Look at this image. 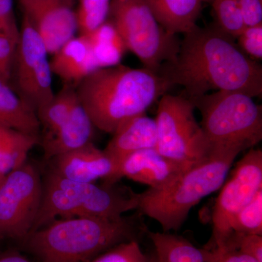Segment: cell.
I'll list each match as a JSON object with an SVG mask.
<instances>
[{
    "instance_id": "1",
    "label": "cell",
    "mask_w": 262,
    "mask_h": 262,
    "mask_svg": "<svg viewBox=\"0 0 262 262\" xmlns=\"http://www.w3.org/2000/svg\"><path fill=\"white\" fill-rule=\"evenodd\" d=\"M235 39L219 28L194 27L184 34L177 56L160 74L174 86H182L188 98L210 91H237L261 97L262 67L248 57Z\"/></svg>"
},
{
    "instance_id": "2",
    "label": "cell",
    "mask_w": 262,
    "mask_h": 262,
    "mask_svg": "<svg viewBox=\"0 0 262 262\" xmlns=\"http://www.w3.org/2000/svg\"><path fill=\"white\" fill-rule=\"evenodd\" d=\"M172 87L160 73L120 63L96 69L75 89L95 127L113 134L127 119L146 113Z\"/></svg>"
},
{
    "instance_id": "3",
    "label": "cell",
    "mask_w": 262,
    "mask_h": 262,
    "mask_svg": "<svg viewBox=\"0 0 262 262\" xmlns=\"http://www.w3.org/2000/svg\"><path fill=\"white\" fill-rule=\"evenodd\" d=\"M144 229L131 217L60 219L31 232L22 242L39 262H91L117 245L137 241Z\"/></svg>"
},
{
    "instance_id": "4",
    "label": "cell",
    "mask_w": 262,
    "mask_h": 262,
    "mask_svg": "<svg viewBox=\"0 0 262 262\" xmlns=\"http://www.w3.org/2000/svg\"><path fill=\"white\" fill-rule=\"evenodd\" d=\"M238 149L213 150L160 189L139 193L138 210L161 225L164 232L177 231L193 207L225 182Z\"/></svg>"
},
{
    "instance_id": "5",
    "label": "cell",
    "mask_w": 262,
    "mask_h": 262,
    "mask_svg": "<svg viewBox=\"0 0 262 262\" xmlns=\"http://www.w3.org/2000/svg\"><path fill=\"white\" fill-rule=\"evenodd\" d=\"M116 184L74 182L51 170L43 184L42 203L31 232L58 217L117 221L126 212L138 210L139 193Z\"/></svg>"
},
{
    "instance_id": "6",
    "label": "cell",
    "mask_w": 262,
    "mask_h": 262,
    "mask_svg": "<svg viewBox=\"0 0 262 262\" xmlns=\"http://www.w3.org/2000/svg\"><path fill=\"white\" fill-rule=\"evenodd\" d=\"M201 114L210 151L252 149L262 139V108L249 95L215 91L189 98ZM210 151V152H211Z\"/></svg>"
},
{
    "instance_id": "7",
    "label": "cell",
    "mask_w": 262,
    "mask_h": 262,
    "mask_svg": "<svg viewBox=\"0 0 262 262\" xmlns=\"http://www.w3.org/2000/svg\"><path fill=\"white\" fill-rule=\"evenodd\" d=\"M108 20L144 68L160 73L177 57L181 42L160 26L144 0H111Z\"/></svg>"
},
{
    "instance_id": "8",
    "label": "cell",
    "mask_w": 262,
    "mask_h": 262,
    "mask_svg": "<svg viewBox=\"0 0 262 262\" xmlns=\"http://www.w3.org/2000/svg\"><path fill=\"white\" fill-rule=\"evenodd\" d=\"M195 108L189 98L165 94L160 98L155 119L160 154L189 165L209 155L208 141L194 116Z\"/></svg>"
},
{
    "instance_id": "9",
    "label": "cell",
    "mask_w": 262,
    "mask_h": 262,
    "mask_svg": "<svg viewBox=\"0 0 262 262\" xmlns=\"http://www.w3.org/2000/svg\"><path fill=\"white\" fill-rule=\"evenodd\" d=\"M40 173L26 162L7 174L0 184V239L23 241L32 232L40 208Z\"/></svg>"
},
{
    "instance_id": "10",
    "label": "cell",
    "mask_w": 262,
    "mask_h": 262,
    "mask_svg": "<svg viewBox=\"0 0 262 262\" xmlns=\"http://www.w3.org/2000/svg\"><path fill=\"white\" fill-rule=\"evenodd\" d=\"M49 55L42 38L23 17L10 83L35 112L49 102L55 94Z\"/></svg>"
},
{
    "instance_id": "11",
    "label": "cell",
    "mask_w": 262,
    "mask_h": 262,
    "mask_svg": "<svg viewBox=\"0 0 262 262\" xmlns=\"http://www.w3.org/2000/svg\"><path fill=\"white\" fill-rule=\"evenodd\" d=\"M221 188L212 214L211 238L206 248L215 247L228 238L234 217L261 190V149H250Z\"/></svg>"
},
{
    "instance_id": "12",
    "label": "cell",
    "mask_w": 262,
    "mask_h": 262,
    "mask_svg": "<svg viewBox=\"0 0 262 262\" xmlns=\"http://www.w3.org/2000/svg\"><path fill=\"white\" fill-rule=\"evenodd\" d=\"M23 17L53 55L78 34L77 0H17Z\"/></svg>"
},
{
    "instance_id": "13",
    "label": "cell",
    "mask_w": 262,
    "mask_h": 262,
    "mask_svg": "<svg viewBox=\"0 0 262 262\" xmlns=\"http://www.w3.org/2000/svg\"><path fill=\"white\" fill-rule=\"evenodd\" d=\"M192 165L168 159L156 148L140 150L124 158L117 165L113 177L103 184H113L127 178L146 184L149 189H160Z\"/></svg>"
},
{
    "instance_id": "14",
    "label": "cell",
    "mask_w": 262,
    "mask_h": 262,
    "mask_svg": "<svg viewBox=\"0 0 262 262\" xmlns=\"http://www.w3.org/2000/svg\"><path fill=\"white\" fill-rule=\"evenodd\" d=\"M51 170L74 182H108L117 169V163L106 152L92 143L56 157L51 160Z\"/></svg>"
},
{
    "instance_id": "15",
    "label": "cell",
    "mask_w": 262,
    "mask_h": 262,
    "mask_svg": "<svg viewBox=\"0 0 262 262\" xmlns=\"http://www.w3.org/2000/svg\"><path fill=\"white\" fill-rule=\"evenodd\" d=\"M91 117L77 97L68 118L50 135L41 136L45 158L52 160L58 155L80 149L92 143L94 128Z\"/></svg>"
},
{
    "instance_id": "16",
    "label": "cell",
    "mask_w": 262,
    "mask_h": 262,
    "mask_svg": "<svg viewBox=\"0 0 262 262\" xmlns=\"http://www.w3.org/2000/svg\"><path fill=\"white\" fill-rule=\"evenodd\" d=\"M104 151L118 165L127 155L156 148L158 132L155 120L146 113L136 115L122 122L113 134Z\"/></svg>"
},
{
    "instance_id": "17",
    "label": "cell",
    "mask_w": 262,
    "mask_h": 262,
    "mask_svg": "<svg viewBox=\"0 0 262 262\" xmlns=\"http://www.w3.org/2000/svg\"><path fill=\"white\" fill-rule=\"evenodd\" d=\"M50 60L52 73L65 85L75 87L97 68L87 39L78 34L63 45Z\"/></svg>"
},
{
    "instance_id": "18",
    "label": "cell",
    "mask_w": 262,
    "mask_h": 262,
    "mask_svg": "<svg viewBox=\"0 0 262 262\" xmlns=\"http://www.w3.org/2000/svg\"><path fill=\"white\" fill-rule=\"evenodd\" d=\"M162 27L184 34L196 27L203 3L209 0H144Z\"/></svg>"
},
{
    "instance_id": "19",
    "label": "cell",
    "mask_w": 262,
    "mask_h": 262,
    "mask_svg": "<svg viewBox=\"0 0 262 262\" xmlns=\"http://www.w3.org/2000/svg\"><path fill=\"white\" fill-rule=\"evenodd\" d=\"M0 125L40 138L36 112L20 98L9 81L0 79Z\"/></svg>"
},
{
    "instance_id": "20",
    "label": "cell",
    "mask_w": 262,
    "mask_h": 262,
    "mask_svg": "<svg viewBox=\"0 0 262 262\" xmlns=\"http://www.w3.org/2000/svg\"><path fill=\"white\" fill-rule=\"evenodd\" d=\"M97 68L120 64L127 48L110 20L89 34H84Z\"/></svg>"
},
{
    "instance_id": "21",
    "label": "cell",
    "mask_w": 262,
    "mask_h": 262,
    "mask_svg": "<svg viewBox=\"0 0 262 262\" xmlns=\"http://www.w3.org/2000/svg\"><path fill=\"white\" fill-rule=\"evenodd\" d=\"M147 233L159 262H206L203 249L181 236L164 232Z\"/></svg>"
},
{
    "instance_id": "22",
    "label": "cell",
    "mask_w": 262,
    "mask_h": 262,
    "mask_svg": "<svg viewBox=\"0 0 262 262\" xmlns=\"http://www.w3.org/2000/svg\"><path fill=\"white\" fill-rule=\"evenodd\" d=\"M76 100L75 87L64 84L49 102L36 112L40 130L43 131L40 137L50 135L58 130L68 118Z\"/></svg>"
},
{
    "instance_id": "23",
    "label": "cell",
    "mask_w": 262,
    "mask_h": 262,
    "mask_svg": "<svg viewBox=\"0 0 262 262\" xmlns=\"http://www.w3.org/2000/svg\"><path fill=\"white\" fill-rule=\"evenodd\" d=\"M213 7L215 25L234 39L246 28L238 0H209Z\"/></svg>"
},
{
    "instance_id": "24",
    "label": "cell",
    "mask_w": 262,
    "mask_h": 262,
    "mask_svg": "<svg viewBox=\"0 0 262 262\" xmlns=\"http://www.w3.org/2000/svg\"><path fill=\"white\" fill-rule=\"evenodd\" d=\"M111 0H79L76 10L78 34L92 32L108 20Z\"/></svg>"
},
{
    "instance_id": "25",
    "label": "cell",
    "mask_w": 262,
    "mask_h": 262,
    "mask_svg": "<svg viewBox=\"0 0 262 262\" xmlns=\"http://www.w3.org/2000/svg\"><path fill=\"white\" fill-rule=\"evenodd\" d=\"M232 232L262 235V189L234 217Z\"/></svg>"
},
{
    "instance_id": "26",
    "label": "cell",
    "mask_w": 262,
    "mask_h": 262,
    "mask_svg": "<svg viewBox=\"0 0 262 262\" xmlns=\"http://www.w3.org/2000/svg\"><path fill=\"white\" fill-rule=\"evenodd\" d=\"M138 241L122 243L110 248L91 262H149Z\"/></svg>"
},
{
    "instance_id": "27",
    "label": "cell",
    "mask_w": 262,
    "mask_h": 262,
    "mask_svg": "<svg viewBox=\"0 0 262 262\" xmlns=\"http://www.w3.org/2000/svg\"><path fill=\"white\" fill-rule=\"evenodd\" d=\"M217 246L232 248L243 254L255 258L258 262H262V235L259 234L232 232L223 244Z\"/></svg>"
},
{
    "instance_id": "28",
    "label": "cell",
    "mask_w": 262,
    "mask_h": 262,
    "mask_svg": "<svg viewBox=\"0 0 262 262\" xmlns=\"http://www.w3.org/2000/svg\"><path fill=\"white\" fill-rule=\"evenodd\" d=\"M237 46L255 61L262 58V24L247 26L237 37Z\"/></svg>"
},
{
    "instance_id": "29",
    "label": "cell",
    "mask_w": 262,
    "mask_h": 262,
    "mask_svg": "<svg viewBox=\"0 0 262 262\" xmlns=\"http://www.w3.org/2000/svg\"><path fill=\"white\" fill-rule=\"evenodd\" d=\"M0 36L18 42L20 27L15 18L13 0H0Z\"/></svg>"
},
{
    "instance_id": "30",
    "label": "cell",
    "mask_w": 262,
    "mask_h": 262,
    "mask_svg": "<svg viewBox=\"0 0 262 262\" xmlns=\"http://www.w3.org/2000/svg\"><path fill=\"white\" fill-rule=\"evenodd\" d=\"M206 262H258L252 257L226 246L203 249Z\"/></svg>"
},
{
    "instance_id": "31",
    "label": "cell",
    "mask_w": 262,
    "mask_h": 262,
    "mask_svg": "<svg viewBox=\"0 0 262 262\" xmlns=\"http://www.w3.org/2000/svg\"><path fill=\"white\" fill-rule=\"evenodd\" d=\"M16 45L17 42L13 39L0 36V79L9 82L11 79Z\"/></svg>"
},
{
    "instance_id": "32",
    "label": "cell",
    "mask_w": 262,
    "mask_h": 262,
    "mask_svg": "<svg viewBox=\"0 0 262 262\" xmlns=\"http://www.w3.org/2000/svg\"><path fill=\"white\" fill-rule=\"evenodd\" d=\"M238 1L246 27L262 24V0Z\"/></svg>"
},
{
    "instance_id": "33",
    "label": "cell",
    "mask_w": 262,
    "mask_h": 262,
    "mask_svg": "<svg viewBox=\"0 0 262 262\" xmlns=\"http://www.w3.org/2000/svg\"><path fill=\"white\" fill-rule=\"evenodd\" d=\"M0 262H32L18 252H7L0 254Z\"/></svg>"
},
{
    "instance_id": "34",
    "label": "cell",
    "mask_w": 262,
    "mask_h": 262,
    "mask_svg": "<svg viewBox=\"0 0 262 262\" xmlns=\"http://www.w3.org/2000/svg\"><path fill=\"white\" fill-rule=\"evenodd\" d=\"M149 262H159L158 261V258H157L156 256L154 255V256H151V257H149Z\"/></svg>"
},
{
    "instance_id": "35",
    "label": "cell",
    "mask_w": 262,
    "mask_h": 262,
    "mask_svg": "<svg viewBox=\"0 0 262 262\" xmlns=\"http://www.w3.org/2000/svg\"><path fill=\"white\" fill-rule=\"evenodd\" d=\"M5 177H3V176H0V184H1V182H3V179L5 178Z\"/></svg>"
}]
</instances>
